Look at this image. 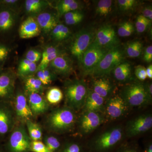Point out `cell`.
Masks as SVG:
<instances>
[{"label": "cell", "instance_id": "cell-1", "mask_svg": "<svg viewBox=\"0 0 152 152\" xmlns=\"http://www.w3.org/2000/svg\"><path fill=\"white\" fill-rule=\"evenodd\" d=\"M124 127L116 126L106 130L86 145L88 152H115L123 143Z\"/></svg>", "mask_w": 152, "mask_h": 152}, {"label": "cell", "instance_id": "cell-2", "mask_svg": "<svg viewBox=\"0 0 152 152\" xmlns=\"http://www.w3.org/2000/svg\"><path fill=\"white\" fill-rule=\"evenodd\" d=\"M77 119L76 112L65 106L53 110L47 117L46 124L52 132L63 134L73 130Z\"/></svg>", "mask_w": 152, "mask_h": 152}, {"label": "cell", "instance_id": "cell-3", "mask_svg": "<svg viewBox=\"0 0 152 152\" xmlns=\"http://www.w3.org/2000/svg\"><path fill=\"white\" fill-rule=\"evenodd\" d=\"M89 88L83 80L67 82L64 88L66 105L76 112L83 107Z\"/></svg>", "mask_w": 152, "mask_h": 152}, {"label": "cell", "instance_id": "cell-4", "mask_svg": "<svg viewBox=\"0 0 152 152\" xmlns=\"http://www.w3.org/2000/svg\"><path fill=\"white\" fill-rule=\"evenodd\" d=\"M119 95L129 108L141 107L151 104L146 92L145 86L140 82L128 83L122 88Z\"/></svg>", "mask_w": 152, "mask_h": 152}, {"label": "cell", "instance_id": "cell-5", "mask_svg": "<svg viewBox=\"0 0 152 152\" xmlns=\"http://www.w3.org/2000/svg\"><path fill=\"white\" fill-rule=\"evenodd\" d=\"M10 133L5 146L6 152H31L32 141L23 124L17 125Z\"/></svg>", "mask_w": 152, "mask_h": 152}, {"label": "cell", "instance_id": "cell-6", "mask_svg": "<svg viewBox=\"0 0 152 152\" xmlns=\"http://www.w3.org/2000/svg\"><path fill=\"white\" fill-rule=\"evenodd\" d=\"M124 52L119 45L109 50L91 75L94 77L107 76L118 65L124 61Z\"/></svg>", "mask_w": 152, "mask_h": 152}, {"label": "cell", "instance_id": "cell-7", "mask_svg": "<svg viewBox=\"0 0 152 152\" xmlns=\"http://www.w3.org/2000/svg\"><path fill=\"white\" fill-rule=\"evenodd\" d=\"M106 121L103 114L90 111L82 110L77 119L78 131L82 136L88 135Z\"/></svg>", "mask_w": 152, "mask_h": 152}, {"label": "cell", "instance_id": "cell-8", "mask_svg": "<svg viewBox=\"0 0 152 152\" xmlns=\"http://www.w3.org/2000/svg\"><path fill=\"white\" fill-rule=\"evenodd\" d=\"M109 50L93 41L82 57L80 64L82 66L83 73L86 75H91Z\"/></svg>", "mask_w": 152, "mask_h": 152}, {"label": "cell", "instance_id": "cell-9", "mask_svg": "<svg viewBox=\"0 0 152 152\" xmlns=\"http://www.w3.org/2000/svg\"><path fill=\"white\" fill-rule=\"evenodd\" d=\"M152 128V115L143 114L128 121L124 128L125 136L134 137L147 132Z\"/></svg>", "mask_w": 152, "mask_h": 152}, {"label": "cell", "instance_id": "cell-10", "mask_svg": "<svg viewBox=\"0 0 152 152\" xmlns=\"http://www.w3.org/2000/svg\"><path fill=\"white\" fill-rule=\"evenodd\" d=\"M94 33L91 30H82L75 36L70 47L71 53L80 64L85 51L94 40Z\"/></svg>", "mask_w": 152, "mask_h": 152}, {"label": "cell", "instance_id": "cell-11", "mask_svg": "<svg viewBox=\"0 0 152 152\" xmlns=\"http://www.w3.org/2000/svg\"><path fill=\"white\" fill-rule=\"evenodd\" d=\"M129 109L119 95H112L106 100L104 114L106 120L113 121L124 117Z\"/></svg>", "mask_w": 152, "mask_h": 152}, {"label": "cell", "instance_id": "cell-12", "mask_svg": "<svg viewBox=\"0 0 152 152\" xmlns=\"http://www.w3.org/2000/svg\"><path fill=\"white\" fill-rule=\"evenodd\" d=\"M15 80L12 71H3L0 74V102L10 103L13 100Z\"/></svg>", "mask_w": 152, "mask_h": 152}, {"label": "cell", "instance_id": "cell-13", "mask_svg": "<svg viewBox=\"0 0 152 152\" xmlns=\"http://www.w3.org/2000/svg\"><path fill=\"white\" fill-rule=\"evenodd\" d=\"M94 41L107 50L117 46L119 43L115 31L110 25H105L100 28L95 34Z\"/></svg>", "mask_w": 152, "mask_h": 152}, {"label": "cell", "instance_id": "cell-14", "mask_svg": "<svg viewBox=\"0 0 152 152\" xmlns=\"http://www.w3.org/2000/svg\"><path fill=\"white\" fill-rule=\"evenodd\" d=\"M14 99L15 113L17 118L22 124L32 120L34 116L28 103L26 93L22 91L17 92Z\"/></svg>", "mask_w": 152, "mask_h": 152}, {"label": "cell", "instance_id": "cell-15", "mask_svg": "<svg viewBox=\"0 0 152 152\" xmlns=\"http://www.w3.org/2000/svg\"><path fill=\"white\" fill-rule=\"evenodd\" d=\"M9 103L0 102V138L10 134L15 127L14 112Z\"/></svg>", "mask_w": 152, "mask_h": 152}, {"label": "cell", "instance_id": "cell-16", "mask_svg": "<svg viewBox=\"0 0 152 152\" xmlns=\"http://www.w3.org/2000/svg\"><path fill=\"white\" fill-rule=\"evenodd\" d=\"M91 89L107 100L113 95L115 85L107 76L97 77L93 79Z\"/></svg>", "mask_w": 152, "mask_h": 152}, {"label": "cell", "instance_id": "cell-17", "mask_svg": "<svg viewBox=\"0 0 152 152\" xmlns=\"http://www.w3.org/2000/svg\"><path fill=\"white\" fill-rule=\"evenodd\" d=\"M28 103L34 116L46 113L49 108V104L42 94L35 93H26Z\"/></svg>", "mask_w": 152, "mask_h": 152}, {"label": "cell", "instance_id": "cell-18", "mask_svg": "<svg viewBox=\"0 0 152 152\" xmlns=\"http://www.w3.org/2000/svg\"><path fill=\"white\" fill-rule=\"evenodd\" d=\"M106 101L91 89L89 88L82 110L90 111L104 114Z\"/></svg>", "mask_w": 152, "mask_h": 152}, {"label": "cell", "instance_id": "cell-19", "mask_svg": "<svg viewBox=\"0 0 152 152\" xmlns=\"http://www.w3.org/2000/svg\"><path fill=\"white\" fill-rule=\"evenodd\" d=\"M49 66L56 72L67 76L73 70L72 60L67 55L62 53L50 63Z\"/></svg>", "mask_w": 152, "mask_h": 152}, {"label": "cell", "instance_id": "cell-20", "mask_svg": "<svg viewBox=\"0 0 152 152\" xmlns=\"http://www.w3.org/2000/svg\"><path fill=\"white\" fill-rule=\"evenodd\" d=\"M41 31L36 19L32 16H29L20 26L19 34L21 39H31L39 35Z\"/></svg>", "mask_w": 152, "mask_h": 152}, {"label": "cell", "instance_id": "cell-21", "mask_svg": "<svg viewBox=\"0 0 152 152\" xmlns=\"http://www.w3.org/2000/svg\"><path fill=\"white\" fill-rule=\"evenodd\" d=\"M15 21V15L12 10L0 8V33L10 31L14 26Z\"/></svg>", "mask_w": 152, "mask_h": 152}, {"label": "cell", "instance_id": "cell-22", "mask_svg": "<svg viewBox=\"0 0 152 152\" xmlns=\"http://www.w3.org/2000/svg\"><path fill=\"white\" fill-rule=\"evenodd\" d=\"M112 72L115 80L120 83H129L132 79V66L127 62L121 63L115 67Z\"/></svg>", "mask_w": 152, "mask_h": 152}, {"label": "cell", "instance_id": "cell-23", "mask_svg": "<svg viewBox=\"0 0 152 152\" xmlns=\"http://www.w3.org/2000/svg\"><path fill=\"white\" fill-rule=\"evenodd\" d=\"M36 20L41 31L45 34L50 32L58 24L56 18L54 15L48 12L39 14Z\"/></svg>", "mask_w": 152, "mask_h": 152}, {"label": "cell", "instance_id": "cell-24", "mask_svg": "<svg viewBox=\"0 0 152 152\" xmlns=\"http://www.w3.org/2000/svg\"><path fill=\"white\" fill-rule=\"evenodd\" d=\"M61 53L56 47L53 46L47 47L42 53V58L37 66V71L47 69L50 63Z\"/></svg>", "mask_w": 152, "mask_h": 152}, {"label": "cell", "instance_id": "cell-25", "mask_svg": "<svg viewBox=\"0 0 152 152\" xmlns=\"http://www.w3.org/2000/svg\"><path fill=\"white\" fill-rule=\"evenodd\" d=\"M25 88L26 92L42 94L45 87L36 76L31 75L25 78Z\"/></svg>", "mask_w": 152, "mask_h": 152}, {"label": "cell", "instance_id": "cell-26", "mask_svg": "<svg viewBox=\"0 0 152 152\" xmlns=\"http://www.w3.org/2000/svg\"><path fill=\"white\" fill-rule=\"evenodd\" d=\"M37 66L36 63L25 58L20 61L18 69V74L21 77L26 78L33 75L36 72Z\"/></svg>", "mask_w": 152, "mask_h": 152}, {"label": "cell", "instance_id": "cell-27", "mask_svg": "<svg viewBox=\"0 0 152 152\" xmlns=\"http://www.w3.org/2000/svg\"><path fill=\"white\" fill-rule=\"evenodd\" d=\"M26 124L28 134L31 141H42L43 132L41 126L32 120L26 122Z\"/></svg>", "mask_w": 152, "mask_h": 152}, {"label": "cell", "instance_id": "cell-28", "mask_svg": "<svg viewBox=\"0 0 152 152\" xmlns=\"http://www.w3.org/2000/svg\"><path fill=\"white\" fill-rule=\"evenodd\" d=\"M80 7V3L75 0H63L58 3L57 9L59 15L61 16L72 11L78 10Z\"/></svg>", "mask_w": 152, "mask_h": 152}, {"label": "cell", "instance_id": "cell-29", "mask_svg": "<svg viewBox=\"0 0 152 152\" xmlns=\"http://www.w3.org/2000/svg\"><path fill=\"white\" fill-rule=\"evenodd\" d=\"M48 5V1L42 0H27L25 1V9L28 14H37Z\"/></svg>", "mask_w": 152, "mask_h": 152}, {"label": "cell", "instance_id": "cell-30", "mask_svg": "<svg viewBox=\"0 0 152 152\" xmlns=\"http://www.w3.org/2000/svg\"><path fill=\"white\" fill-rule=\"evenodd\" d=\"M51 36L55 40H65L70 37L71 32L69 29L62 24H58L51 31Z\"/></svg>", "mask_w": 152, "mask_h": 152}, {"label": "cell", "instance_id": "cell-31", "mask_svg": "<svg viewBox=\"0 0 152 152\" xmlns=\"http://www.w3.org/2000/svg\"><path fill=\"white\" fill-rule=\"evenodd\" d=\"M64 96V94L59 88L52 87L47 91L46 99L49 104L56 105L61 102Z\"/></svg>", "mask_w": 152, "mask_h": 152}, {"label": "cell", "instance_id": "cell-32", "mask_svg": "<svg viewBox=\"0 0 152 152\" xmlns=\"http://www.w3.org/2000/svg\"><path fill=\"white\" fill-rule=\"evenodd\" d=\"M59 152H88L86 145L80 142L71 141L64 143Z\"/></svg>", "mask_w": 152, "mask_h": 152}, {"label": "cell", "instance_id": "cell-33", "mask_svg": "<svg viewBox=\"0 0 152 152\" xmlns=\"http://www.w3.org/2000/svg\"><path fill=\"white\" fill-rule=\"evenodd\" d=\"M142 50V44L139 41H134L127 44L125 52L129 58H137L140 56Z\"/></svg>", "mask_w": 152, "mask_h": 152}, {"label": "cell", "instance_id": "cell-34", "mask_svg": "<svg viewBox=\"0 0 152 152\" xmlns=\"http://www.w3.org/2000/svg\"><path fill=\"white\" fill-rule=\"evenodd\" d=\"M42 142L47 148L53 152H59L63 144L59 139L53 135H46L43 138Z\"/></svg>", "mask_w": 152, "mask_h": 152}, {"label": "cell", "instance_id": "cell-35", "mask_svg": "<svg viewBox=\"0 0 152 152\" xmlns=\"http://www.w3.org/2000/svg\"><path fill=\"white\" fill-rule=\"evenodd\" d=\"M65 22L68 25L78 24L84 18V14L81 11L76 10L69 12L64 15Z\"/></svg>", "mask_w": 152, "mask_h": 152}, {"label": "cell", "instance_id": "cell-36", "mask_svg": "<svg viewBox=\"0 0 152 152\" xmlns=\"http://www.w3.org/2000/svg\"><path fill=\"white\" fill-rule=\"evenodd\" d=\"M135 29L132 23L129 21L124 22L119 26L118 34L122 37H129L134 32Z\"/></svg>", "mask_w": 152, "mask_h": 152}, {"label": "cell", "instance_id": "cell-37", "mask_svg": "<svg viewBox=\"0 0 152 152\" xmlns=\"http://www.w3.org/2000/svg\"><path fill=\"white\" fill-rule=\"evenodd\" d=\"M113 1L100 0L98 2L96 7V12L101 16L107 15L112 10Z\"/></svg>", "mask_w": 152, "mask_h": 152}, {"label": "cell", "instance_id": "cell-38", "mask_svg": "<svg viewBox=\"0 0 152 152\" xmlns=\"http://www.w3.org/2000/svg\"><path fill=\"white\" fill-rule=\"evenodd\" d=\"M36 77L39 79L44 86L50 84L53 80L54 77L51 72L47 69L36 72Z\"/></svg>", "mask_w": 152, "mask_h": 152}, {"label": "cell", "instance_id": "cell-39", "mask_svg": "<svg viewBox=\"0 0 152 152\" xmlns=\"http://www.w3.org/2000/svg\"><path fill=\"white\" fill-rule=\"evenodd\" d=\"M151 21L145 18L142 15L137 17L135 25V28L139 33L144 32L148 28Z\"/></svg>", "mask_w": 152, "mask_h": 152}, {"label": "cell", "instance_id": "cell-40", "mask_svg": "<svg viewBox=\"0 0 152 152\" xmlns=\"http://www.w3.org/2000/svg\"><path fill=\"white\" fill-rule=\"evenodd\" d=\"M115 152H143L137 144L134 143H123Z\"/></svg>", "mask_w": 152, "mask_h": 152}, {"label": "cell", "instance_id": "cell-41", "mask_svg": "<svg viewBox=\"0 0 152 152\" xmlns=\"http://www.w3.org/2000/svg\"><path fill=\"white\" fill-rule=\"evenodd\" d=\"M53 152L48 148L42 141H32L31 152Z\"/></svg>", "mask_w": 152, "mask_h": 152}, {"label": "cell", "instance_id": "cell-42", "mask_svg": "<svg viewBox=\"0 0 152 152\" xmlns=\"http://www.w3.org/2000/svg\"><path fill=\"white\" fill-rule=\"evenodd\" d=\"M42 56V53L39 51L35 49H30L26 53L25 58L30 61L36 63L40 61Z\"/></svg>", "mask_w": 152, "mask_h": 152}, {"label": "cell", "instance_id": "cell-43", "mask_svg": "<svg viewBox=\"0 0 152 152\" xmlns=\"http://www.w3.org/2000/svg\"><path fill=\"white\" fill-rule=\"evenodd\" d=\"M118 5L120 9L123 11H128L134 8L137 4L135 0H118Z\"/></svg>", "mask_w": 152, "mask_h": 152}, {"label": "cell", "instance_id": "cell-44", "mask_svg": "<svg viewBox=\"0 0 152 152\" xmlns=\"http://www.w3.org/2000/svg\"><path fill=\"white\" fill-rule=\"evenodd\" d=\"M134 74L136 77L140 81H144L147 78L146 68L143 66L139 65L136 66Z\"/></svg>", "mask_w": 152, "mask_h": 152}, {"label": "cell", "instance_id": "cell-45", "mask_svg": "<svg viewBox=\"0 0 152 152\" xmlns=\"http://www.w3.org/2000/svg\"><path fill=\"white\" fill-rule=\"evenodd\" d=\"M10 53V49L5 45L0 44V63L7 58Z\"/></svg>", "mask_w": 152, "mask_h": 152}, {"label": "cell", "instance_id": "cell-46", "mask_svg": "<svg viewBox=\"0 0 152 152\" xmlns=\"http://www.w3.org/2000/svg\"><path fill=\"white\" fill-rule=\"evenodd\" d=\"M143 59L146 62L151 63L152 61V46L147 47L144 53Z\"/></svg>", "mask_w": 152, "mask_h": 152}, {"label": "cell", "instance_id": "cell-47", "mask_svg": "<svg viewBox=\"0 0 152 152\" xmlns=\"http://www.w3.org/2000/svg\"><path fill=\"white\" fill-rule=\"evenodd\" d=\"M142 15L148 19L150 20H152V9L151 7H147L144 8L142 11Z\"/></svg>", "mask_w": 152, "mask_h": 152}, {"label": "cell", "instance_id": "cell-48", "mask_svg": "<svg viewBox=\"0 0 152 152\" xmlns=\"http://www.w3.org/2000/svg\"><path fill=\"white\" fill-rule=\"evenodd\" d=\"M145 89L147 95L152 100V84L151 83H144Z\"/></svg>", "mask_w": 152, "mask_h": 152}, {"label": "cell", "instance_id": "cell-49", "mask_svg": "<svg viewBox=\"0 0 152 152\" xmlns=\"http://www.w3.org/2000/svg\"><path fill=\"white\" fill-rule=\"evenodd\" d=\"M143 152H152V143L149 141L145 144L144 151Z\"/></svg>", "mask_w": 152, "mask_h": 152}, {"label": "cell", "instance_id": "cell-50", "mask_svg": "<svg viewBox=\"0 0 152 152\" xmlns=\"http://www.w3.org/2000/svg\"><path fill=\"white\" fill-rule=\"evenodd\" d=\"M146 72L147 78H148L151 80L152 79V65L151 64H150L148 67L146 68Z\"/></svg>", "mask_w": 152, "mask_h": 152}, {"label": "cell", "instance_id": "cell-51", "mask_svg": "<svg viewBox=\"0 0 152 152\" xmlns=\"http://www.w3.org/2000/svg\"><path fill=\"white\" fill-rule=\"evenodd\" d=\"M3 71V69L2 65H1L0 64V74Z\"/></svg>", "mask_w": 152, "mask_h": 152}, {"label": "cell", "instance_id": "cell-52", "mask_svg": "<svg viewBox=\"0 0 152 152\" xmlns=\"http://www.w3.org/2000/svg\"><path fill=\"white\" fill-rule=\"evenodd\" d=\"M0 152H6L5 150L3 149L1 147H0Z\"/></svg>", "mask_w": 152, "mask_h": 152}]
</instances>
